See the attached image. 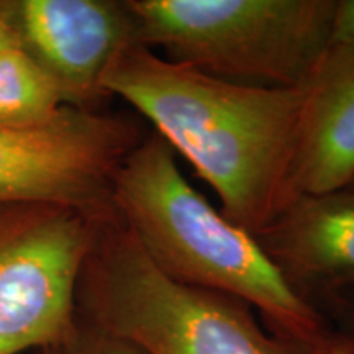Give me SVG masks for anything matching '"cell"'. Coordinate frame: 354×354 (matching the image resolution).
<instances>
[{"instance_id":"obj_1","label":"cell","mask_w":354,"mask_h":354,"mask_svg":"<svg viewBox=\"0 0 354 354\" xmlns=\"http://www.w3.org/2000/svg\"><path fill=\"white\" fill-rule=\"evenodd\" d=\"M107 94L136 109L220 198V214L254 236L292 202L308 88L250 87L171 63L143 43L113 57Z\"/></svg>"},{"instance_id":"obj_2","label":"cell","mask_w":354,"mask_h":354,"mask_svg":"<svg viewBox=\"0 0 354 354\" xmlns=\"http://www.w3.org/2000/svg\"><path fill=\"white\" fill-rule=\"evenodd\" d=\"M176 154L151 128L115 176V209L149 261L179 284L245 300L287 342L312 338L325 317L290 289L253 234L189 184Z\"/></svg>"},{"instance_id":"obj_3","label":"cell","mask_w":354,"mask_h":354,"mask_svg":"<svg viewBox=\"0 0 354 354\" xmlns=\"http://www.w3.org/2000/svg\"><path fill=\"white\" fill-rule=\"evenodd\" d=\"M77 315L146 354H299L245 300L166 277L120 216L84 264Z\"/></svg>"},{"instance_id":"obj_4","label":"cell","mask_w":354,"mask_h":354,"mask_svg":"<svg viewBox=\"0 0 354 354\" xmlns=\"http://www.w3.org/2000/svg\"><path fill=\"white\" fill-rule=\"evenodd\" d=\"M140 41L250 87H302L328 48L336 0H128Z\"/></svg>"},{"instance_id":"obj_5","label":"cell","mask_w":354,"mask_h":354,"mask_svg":"<svg viewBox=\"0 0 354 354\" xmlns=\"http://www.w3.org/2000/svg\"><path fill=\"white\" fill-rule=\"evenodd\" d=\"M100 220L69 207H0V354L57 346L77 328V286Z\"/></svg>"},{"instance_id":"obj_6","label":"cell","mask_w":354,"mask_h":354,"mask_svg":"<svg viewBox=\"0 0 354 354\" xmlns=\"http://www.w3.org/2000/svg\"><path fill=\"white\" fill-rule=\"evenodd\" d=\"M146 133L133 118L71 107L41 125H0V207L50 203L117 218L115 176Z\"/></svg>"},{"instance_id":"obj_7","label":"cell","mask_w":354,"mask_h":354,"mask_svg":"<svg viewBox=\"0 0 354 354\" xmlns=\"http://www.w3.org/2000/svg\"><path fill=\"white\" fill-rule=\"evenodd\" d=\"M17 46L51 79L66 107L102 112L113 57L141 43L128 0H0Z\"/></svg>"},{"instance_id":"obj_8","label":"cell","mask_w":354,"mask_h":354,"mask_svg":"<svg viewBox=\"0 0 354 354\" xmlns=\"http://www.w3.org/2000/svg\"><path fill=\"white\" fill-rule=\"evenodd\" d=\"M254 240L290 289L317 308L354 287V189L295 197Z\"/></svg>"},{"instance_id":"obj_9","label":"cell","mask_w":354,"mask_h":354,"mask_svg":"<svg viewBox=\"0 0 354 354\" xmlns=\"http://www.w3.org/2000/svg\"><path fill=\"white\" fill-rule=\"evenodd\" d=\"M307 88L292 201L346 187L354 177V48L326 53Z\"/></svg>"},{"instance_id":"obj_10","label":"cell","mask_w":354,"mask_h":354,"mask_svg":"<svg viewBox=\"0 0 354 354\" xmlns=\"http://www.w3.org/2000/svg\"><path fill=\"white\" fill-rule=\"evenodd\" d=\"M63 107L59 91L21 48L0 51V125H41Z\"/></svg>"},{"instance_id":"obj_11","label":"cell","mask_w":354,"mask_h":354,"mask_svg":"<svg viewBox=\"0 0 354 354\" xmlns=\"http://www.w3.org/2000/svg\"><path fill=\"white\" fill-rule=\"evenodd\" d=\"M79 317V315H77ZM38 354H146L127 339L118 338L79 318L77 328L66 342Z\"/></svg>"},{"instance_id":"obj_12","label":"cell","mask_w":354,"mask_h":354,"mask_svg":"<svg viewBox=\"0 0 354 354\" xmlns=\"http://www.w3.org/2000/svg\"><path fill=\"white\" fill-rule=\"evenodd\" d=\"M295 346L299 354H354V331L326 323L312 338Z\"/></svg>"},{"instance_id":"obj_13","label":"cell","mask_w":354,"mask_h":354,"mask_svg":"<svg viewBox=\"0 0 354 354\" xmlns=\"http://www.w3.org/2000/svg\"><path fill=\"white\" fill-rule=\"evenodd\" d=\"M354 48V0H336L326 53Z\"/></svg>"},{"instance_id":"obj_14","label":"cell","mask_w":354,"mask_h":354,"mask_svg":"<svg viewBox=\"0 0 354 354\" xmlns=\"http://www.w3.org/2000/svg\"><path fill=\"white\" fill-rule=\"evenodd\" d=\"M318 312L323 317L331 315L336 322L335 326L354 331V287L335 292L318 305Z\"/></svg>"},{"instance_id":"obj_15","label":"cell","mask_w":354,"mask_h":354,"mask_svg":"<svg viewBox=\"0 0 354 354\" xmlns=\"http://www.w3.org/2000/svg\"><path fill=\"white\" fill-rule=\"evenodd\" d=\"M12 44H17L15 39H13V35L10 30H8L6 21L0 19V51L6 50L8 46H12Z\"/></svg>"},{"instance_id":"obj_16","label":"cell","mask_w":354,"mask_h":354,"mask_svg":"<svg viewBox=\"0 0 354 354\" xmlns=\"http://www.w3.org/2000/svg\"><path fill=\"white\" fill-rule=\"evenodd\" d=\"M348 187H353V189H354V177H353V179H351V183L348 184Z\"/></svg>"},{"instance_id":"obj_17","label":"cell","mask_w":354,"mask_h":354,"mask_svg":"<svg viewBox=\"0 0 354 354\" xmlns=\"http://www.w3.org/2000/svg\"><path fill=\"white\" fill-rule=\"evenodd\" d=\"M32 354H38V353H32Z\"/></svg>"}]
</instances>
